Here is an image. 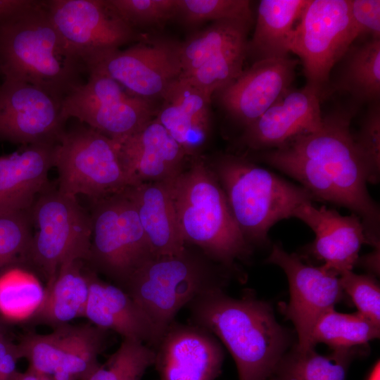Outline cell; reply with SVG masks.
I'll return each instance as SVG.
<instances>
[{"label":"cell","instance_id":"obj_1","mask_svg":"<svg viewBox=\"0 0 380 380\" xmlns=\"http://www.w3.org/2000/svg\"><path fill=\"white\" fill-rule=\"evenodd\" d=\"M355 110L354 105L338 107L322 116L317 129L261 156L300 182L316 201L350 209L362 220L372 246L379 247V208L368 192L370 172L350 128Z\"/></svg>","mask_w":380,"mask_h":380},{"label":"cell","instance_id":"obj_2","mask_svg":"<svg viewBox=\"0 0 380 380\" xmlns=\"http://www.w3.org/2000/svg\"><path fill=\"white\" fill-rule=\"evenodd\" d=\"M190 323L219 338L236 363L239 380H268L289 345L272 308L252 296L236 298L216 289L186 306Z\"/></svg>","mask_w":380,"mask_h":380},{"label":"cell","instance_id":"obj_3","mask_svg":"<svg viewBox=\"0 0 380 380\" xmlns=\"http://www.w3.org/2000/svg\"><path fill=\"white\" fill-rule=\"evenodd\" d=\"M183 238L227 270L247 258L251 245L217 177L201 160L168 180Z\"/></svg>","mask_w":380,"mask_h":380},{"label":"cell","instance_id":"obj_4","mask_svg":"<svg viewBox=\"0 0 380 380\" xmlns=\"http://www.w3.org/2000/svg\"><path fill=\"white\" fill-rule=\"evenodd\" d=\"M82 61L51 22L46 1L0 26V71L63 98L77 82Z\"/></svg>","mask_w":380,"mask_h":380},{"label":"cell","instance_id":"obj_5","mask_svg":"<svg viewBox=\"0 0 380 380\" xmlns=\"http://www.w3.org/2000/svg\"><path fill=\"white\" fill-rule=\"evenodd\" d=\"M222 266L186 247L172 255L153 256L132 274L125 290L142 308L160 338L177 314L205 293L224 289Z\"/></svg>","mask_w":380,"mask_h":380},{"label":"cell","instance_id":"obj_6","mask_svg":"<svg viewBox=\"0 0 380 380\" xmlns=\"http://www.w3.org/2000/svg\"><path fill=\"white\" fill-rule=\"evenodd\" d=\"M231 212L250 243H264L270 228L293 217L296 208L316 201L305 188L239 156L225 155L213 171Z\"/></svg>","mask_w":380,"mask_h":380},{"label":"cell","instance_id":"obj_7","mask_svg":"<svg viewBox=\"0 0 380 380\" xmlns=\"http://www.w3.org/2000/svg\"><path fill=\"white\" fill-rule=\"evenodd\" d=\"M29 210L36 231L23 266L42 277L47 287L64 262L86 261L90 247V215L76 197L61 192L57 185L50 183Z\"/></svg>","mask_w":380,"mask_h":380},{"label":"cell","instance_id":"obj_8","mask_svg":"<svg viewBox=\"0 0 380 380\" xmlns=\"http://www.w3.org/2000/svg\"><path fill=\"white\" fill-rule=\"evenodd\" d=\"M87 265L124 289L153 254L132 201L124 191L92 201Z\"/></svg>","mask_w":380,"mask_h":380},{"label":"cell","instance_id":"obj_9","mask_svg":"<svg viewBox=\"0 0 380 380\" xmlns=\"http://www.w3.org/2000/svg\"><path fill=\"white\" fill-rule=\"evenodd\" d=\"M54 167L61 192L91 201L134 186L118 143L89 127L65 131L55 146Z\"/></svg>","mask_w":380,"mask_h":380},{"label":"cell","instance_id":"obj_10","mask_svg":"<svg viewBox=\"0 0 380 380\" xmlns=\"http://www.w3.org/2000/svg\"><path fill=\"white\" fill-rule=\"evenodd\" d=\"M357 36L349 0H308L293 30L290 52L297 55L307 83L322 98L330 73Z\"/></svg>","mask_w":380,"mask_h":380},{"label":"cell","instance_id":"obj_11","mask_svg":"<svg viewBox=\"0 0 380 380\" xmlns=\"http://www.w3.org/2000/svg\"><path fill=\"white\" fill-rule=\"evenodd\" d=\"M88 81L76 85L63 99L61 114L75 118L119 143L154 118L151 101L127 93L112 78L89 72Z\"/></svg>","mask_w":380,"mask_h":380},{"label":"cell","instance_id":"obj_12","mask_svg":"<svg viewBox=\"0 0 380 380\" xmlns=\"http://www.w3.org/2000/svg\"><path fill=\"white\" fill-rule=\"evenodd\" d=\"M252 23L242 20L216 21L179 44V78L212 98L243 70Z\"/></svg>","mask_w":380,"mask_h":380},{"label":"cell","instance_id":"obj_13","mask_svg":"<svg viewBox=\"0 0 380 380\" xmlns=\"http://www.w3.org/2000/svg\"><path fill=\"white\" fill-rule=\"evenodd\" d=\"M107 337L91 323H69L47 334L28 332L17 345L27 371L51 380H86L100 364Z\"/></svg>","mask_w":380,"mask_h":380},{"label":"cell","instance_id":"obj_14","mask_svg":"<svg viewBox=\"0 0 380 380\" xmlns=\"http://www.w3.org/2000/svg\"><path fill=\"white\" fill-rule=\"evenodd\" d=\"M84 65L89 72L106 75L129 94L151 101L162 99L182 73L179 44L163 39L103 53Z\"/></svg>","mask_w":380,"mask_h":380},{"label":"cell","instance_id":"obj_15","mask_svg":"<svg viewBox=\"0 0 380 380\" xmlns=\"http://www.w3.org/2000/svg\"><path fill=\"white\" fill-rule=\"evenodd\" d=\"M46 11L57 32L83 63L137 37L106 1L51 0L46 1Z\"/></svg>","mask_w":380,"mask_h":380},{"label":"cell","instance_id":"obj_16","mask_svg":"<svg viewBox=\"0 0 380 380\" xmlns=\"http://www.w3.org/2000/svg\"><path fill=\"white\" fill-rule=\"evenodd\" d=\"M63 98L37 85L0 84V139L13 144H57L65 132Z\"/></svg>","mask_w":380,"mask_h":380},{"label":"cell","instance_id":"obj_17","mask_svg":"<svg viewBox=\"0 0 380 380\" xmlns=\"http://www.w3.org/2000/svg\"><path fill=\"white\" fill-rule=\"evenodd\" d=\"M266 262L281 267L287 277L290 300L284 311L296 328V347L315 348L311 334L316 321L325 311L334 308L343 297L339 275L322 265L305 264L298 255L287 253L277 244Z\"/></svg>","mask_w":380,"mask_h":380},{"label":"cell","instance_id":"obj_18","mask_svg":"<svg viewBox=\"0 0 380 380\" xmlns=\"http://www.w3.org/2000/svg\"><path fill=\"white\" fill-rule=\"evenodd\" d=\"M160 380H215L224 352L217 338L192 324L172 322L153 348Z\"/></svg>","mask_w":380,"mask_h":380},{"label":"cell","instance_id":"obj_19","mask_svg":"<svg viewBox=\"0 0 380 380\" xmlns=\"http://www.w3.org/2000/svg\"><path fill=\"white\" fill-rule=\"evenodd\" d=\"M298 63L289 56L253 62L216 92L221 106L233 120L247 127L291 89Z\"/></svg>","mask_w":380,"mask_h":380},{"label":"cell","instance_id":"obj_20","mask_svg":"<svg viewBox=\"0 0 380 380\" xmlns=\"http://www.w3.org/2000/svg\"><path fill=\"white\" fill-rule=\"evenodd\" d=\"M293 217L313 231L311 253L324 262V267L338 275L353 270L363 244L372 245L362 220L354 213L343 216L334 209L306 202L296 208Z\"/></svg>","mask_w":380,"mask_h":380},{"label":"cell","instance_id":"obj_21","mask_svg":"<svg viewBox=\"0 0 380 380\" xmlns=\"http://www.w3.org/2000/svg\"><path fill=\"white\" fill-rule=\"evenodd\" d=\"M320 97L312 89H289L253 123L246 127L243 143L254 150H270L317 129L322 121Z\"/></svg>","mask_w":380,"mask_h":380},{"label":"cell","instance_id":"obj_22","mask_svg":"<svg viewBox=\"0 0 380 380\" xmlns=\"http://www.w3.org/2000/svg\"><path fill=\"white\" fill-rule=\"evenodd\" d=\"M118 144L134 186L169 180L184 170V150L156 118Z\"/></svg>","mask_w":380,"mask_h":380},{"label":"cell","instance_id":"obj_23","mask_svg":"<svg viewBox=\"0 0 380 380\" xmlns=\"http://www.w3.org/2000/svg\"><path fill=\"white\" fill-rule=\"evenodd\" d=\"M87 267L89 293L84 317L99 328L154 348L160 337L139 305L122 288L103 281Z\"/></svg>","mask_w":380,"mask_h":380},{"label":"cell","instance_id":"obj_24","mask_svg":"<svg viewBox=\"0 0 380 380\" xmlns=\"http://www.w3.org/2000/svg\"><path fill=\"white\" fill-rule=\"evenodd\" d=\"M56 144L27 145L20 151L0 157V213L30 209L49 184Z\"/></svg>","mask_w":380,"mask_h":380},{"label":"cell","instance_id":"obj_25","mask_svg":"<svg viewBox=\"0 0 380 380\" xmlns=\"http://www.w3.org/2000/svg\"><path fill=\"white\" fill-rule=\"evenodd\" d=\"M123 191L135 206L153 256L175 255L186 248L168 180L144 182Z\"/></svg>","mask_w":380,"mask_h":380},{"label":"cell","instance_id":"obj_26","mask_svg":"<svg viewBox=\"0 0 380 380\" xmlns=\"http://www.w3.org/2000/svg\"><path fill=\"white\" fill-rule=\"evenodd\" d=\"M162 99L156 120L182 147L186 156L194 155L209 132L211 97L179 78L169 87Z\"/></svg>","mask_w":380,"mask_h":380},{"label":"cell","instance_id":"obj_27","mask_svg":"<svg viewBox=\"0 0 380 380\" xmlns=\"http://www.w3.org/2000/svg\"><path fill=\"white\" fill-rule=\"evenodd\" d=\"M308 0H262L247 56L253 62L288 56L293 30Z\"/></svg>","mask_w":380,"mask_h":380},{"label":"cell","instance_id":"obj_28","mask_svg":"<svg viewBox=\"0 0 380 380\" xmlns=\"http://www.w3.org/2000/svg\"><path fill=\"white\" fill-rule=\"evenodd\" d=\"M45 289L44 303L32 322L54 329L84 317L89 282L84 260L64 262L53 282Z\"/></svg>","mask_w":380,"mask_h":380},{"label":"cell","instance_id":"obj_29","mask_svg":"<svg viewBox=\"0 0 380 380\" xmlns=\"http://www.w3.org/2000/svg\"><path fill=\"white\" fill-rule=\"evenodd\" d=\"M334 89L348 94L356 103L379 101L380 39L352 44L340 59Z\"/></svg>","mask_w":380,"mask_h":380},{"label":"cell","instance_id":"obj_30","mask_svg":"<svg viewBox=\"0 0 380 380\" xmlns=\"http://www.w3.org/2000/svg\"><path fill=\"white\" fill-rule=\"evenodd\" d=\"M355 349L333 350L327 356L295 346L281 358L268 380H346Z\"/></svg>","mask_w":380,"mask_h":380},{"label":"cell","instance_id":"obj_31","mask_svg":"<svg viewBox=\"0 0 380 380\" xmlns=\"http://www.w3.org/2000/svg\"><path fill=\"white\" fill-rule=\"evenodd\" d=\"M380 324L357 312L346 314L334 308L322 313L316 321L311 334V343H324L333 350L355 348L379 338Z\"/></svg>","mask_w":380,"mask_h":380},{"label":"cell","instance_id":"obj_32","mask_svg":"<svg viewBox=\"0 0 380 380\" xmlns=\"http://www.w3.org/2000/svg\"><path fill=\"white\" fill-rule=\"evenodd\" d=\"M45 295L39 277L26 267H13L0 274V312L7 318L31 322Z\"/></svg>","mask_w":380,"mask_h":380},{"label":"cell","instance_id":"obj_33","mask_svg":"<svg viewBox=\"0 0 380 380\" xmlns=\"http://www.w3.org/2000/svg\"><path fill=\"white\" fill-rule=\"evenodd\" d=\"M154 361L153 348L139 341L123 338L118 350L86 380H141Z\"/></svg>","mask_w":380,"mask_h":380},{"label":"cell","instance_id":"obj_34","mask_svg":"<svg viewBox=\"0 0 380 380\" xmlns=\"http://www.w3.org/2000/svg\"><path fill=\"white\" fill-rule=\"evenodd\" d=\"M32 234L29 210L0 213V274L23 266Z\"/></svg>","mask_w":380,"mask_h":380},{"label":"cell","instance_id":"obj_35","mask_svg":"<svg viewBox=\"0 0 380 380\" xmlns=\"http://www.w3.org/2000/svg\"><path fill=\"white\" fill-rule=\"evenodd\" d=\"M177 17L189 25L210 20H253L247 0H177Z\"/></svg>","mask_w":380,"mask_h":380},{"label":"cell","instance_id":"obj_36","mask_svg":"<svg viewBox=\"0 0 380 380\" xmlns=\"http://www.w3.org/2000/svg\"><path fill=\"white\" fill-rule=\"evenodd\" d=\"M130 27L160 25L177 17V0H107Z\"/></svg>","mask_w":380,"mask_h":380},{"label":"cell","instance_id":"obj_37","mask_svg":"<svg viewBox=\"0 0 380 380\" xmlns=\"http://www.w3.org/2000/svg\"><path fill=\"white\" fill-rule=\"evenodd\" d=\"M343 292L351 298L357 312L380 324V287L372 274H358L353 270L339 274Z\"/></svg>","mask_w":380,"mask_h":380},{"label":"cell","instance_id":"obj_38","mask_svg":"<svg viewBox=\"0 0 380 380\" xmlns=\"http://www.w3.org/2000/svg\"><path fill=\"white\" fill-rule=\"evenodd\" d=\"M359 131L353 133L356 146L369 168L371 181L376 183L380 170V108L379 101L372 103Z\"/></svg>","mask_w":380,"mask_h":380},{"label":"cell","instance_id":"obj_39","mask_svg":"<svg viewBox=\"0 0 380 380\" xmlns=\"http://www.w3.org/2000/svg\"><path fill=\"white\" fill-rule=\"evenodd\" d=\"M349 9L357 38L380 39L379 0H349Z\"/></svg>","mask_w":380,"mask_h":380},{"label":"cell","instance_id":"obj_40","mask_svg":"<svg viewBox=\"0 0 380 380\" xmlns=\"http://www.w3.org/2000/svg\"><path fill=\"white\" fill-rule=\"evenodd\" d=\"M22 359L17 343L6 334L0 336V380H12L17 372L16 365Z\"/></svg>","mask_w":380,"mask_h":380},{"label":"cell","instance_id":"obj_41","mask_svg":"<svg viewBox=\"0 0 380 380\" xmlns=\"http://www.w3.org/2000/svg\"><path fill=\"white\" fill-rule=\"evenodd\" d=\"M42 1L0 0V26L39 6Z\"/></svg>","mask_w":380,"mask_h":380},{"label":"cell","instance_id":"obj_42","mask_svg":"<svg viewBox=\"0 0 380 380\" xmlns=\"http://www.w3.org/2000/svg\"><path fill=\"white\" fill-rule=\"evenodd\" d=\"M12 380H51V379L35 374L27 370L25 372H20L17 371V372L13 376Z\"/></svg>","mask_w":380,"mask_h":380},{"label":"cell","instance_id":"obj_43","mask_svg":"<svg viewBox=\"0 0 380 380\" xmlns=\"http://www.w3.org/2000/svg\"><path fill=\"white\" fill-rule=\"evenodd\" d=\"M367 380H379V364L374 366Z\"/></svg>","mask_w":380,"mask_h":380},{"label":"cell","instance_id":"obj_44","mask_svg":"<svg viewBox=\"0 0 380 380\" xmlns=\"http://www.w3.org/2000/svg\"><path fill=\"white\" fill-rule=\"evenodd\" d=\"M6 324L5 322L3 320V319L0 317V336L3 334H6Z\"/></svg>","mask_w":380,"mask_h":380}]
</instances>
